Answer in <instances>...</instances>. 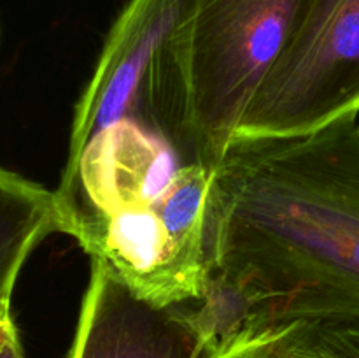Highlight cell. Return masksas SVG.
I'll list each match as a JSON object with an SVG mask.
<instances>
[{
	"label": "cell",
	"instance_id": "obj_1",
	"mask_svg": "<svg viewBox=\"0 0 359 358\" xmlns=\"http://www.w3.org/2000/svg\"><path fill=\"white\" fill-rule=\"evenodd\" d=\"M209 269L251 297V325L359 318V123L235 137L212 174Z\"/></svg>",
	"mask_w": 359,
	"mask_h": 358
},
{
	"label": "cell",
	"instance_id": "obj_2",
	"mask_svg": "<svg viewBox=\"0 0 359 358\" xmlns=\"http://www.w3.org/2000/svg\"><path fill=\"white\" fill-rule=\"evenodd\" d=\"M312 0H200L161 60L154 125L181 165L216 172Z\"/></svg>",
	"mask_w": 359,
	"mask_h": 358
},
{
	"label": "cell",
	"instance_id": "obj_3",
	"mask_svg": "<svg viewBox=\"0 0 359 358\" xmlns=\"http://www.w3.org/2000/svg\"><path fill=\"white\" fill-rule=\"evenodd\" d=\"M359 114V0H312L235 137H298Z\"/></svg>",
	"mask_w": 359,
	"mask_h": 358
},
{
	"label": "cell",
	"instance_id": "obj_4",
	"mask_svg": "<svg viewBox=\"0 0 359 358\" xmlns=\"http://www.w3.org/2000/svg\"><path fill=\"white\" fill-rule=\"evenodd\" d=\"M200 0H128L109 30L97 69L81 95L70 130L72 174L84 146L105 126L128 118L154 72L158 56Z\"/></svg>",
	"mask_w": 359,
	"mask_h": 358
},
{
	"label": "cell",
	"instance_id": "obj_5",
	"mask_svg": "<svg viewBox=\"0 0 359 358\" xmlns=\"http://www.w3.org/2000/svg\"><path fill=\"white\" fill-rule=\"evenodd\" d=\"M133 118L102 128L84 146L72 174L55 190L63 234L90 216L153 207L175 174L174 154Z\"/></svg>",
	"mask_w": 359,
	"mask_h": 358
},
{
	"label": "cell",
	"instance_id": "obj_6",
	"mask_svg": "<svg viewBox=\"0 0 359 358\" xmlns=\"http://www.w3.org/2000/svg\"><path fill=\"white\" fill-rule=\"evenodd\" d=\"M188 302L156 307L137 298L104 262L91 276L67 358H210Z\"/></svg>",
	"mask_w": 359,
	"mask_h": 358
},
{
	"label": "cell",
	"instance_id": "obj_7",
	"mask_svg": "<svg viewBox=\"0 0 359 358\" xmlns=\"http://www.w3.org/2000/svg\"><path fill=\"white\" fill-rule=\"evenodd\" d=\"M70 235L147 304L168 307L200 300L205 293L209 269L181 251L154 207L90 216Z\"/></svg>",
	"mask_w": 359,
	"mask_h": 358
},
{
	"label": "cell",
	"instance_id": "obj_8",
	"mask_svg": "<svg viewBox=\"0 0 359 358\" xmlns=\"http://www.w3.org/2000/svg\"><path fill=\"white\" fill-rule=\"evenodd\" d=\"M210 358H359V318H294L248 326Z\"/></svg>",
	"mask_w": 359,
	"mask_h": 358
},
{
	"label": "cell",
	"instance_id": "obj_9",
	"mask_svg": "<svg viewBox=\"0 0 359 358\" xmlns=\"http://www.w3.org/2000/svg\"><path fill=\"white\" fill-rule=\"evenodd\" d=\"M53 232H62L55 193L0 168V307L34 249Z\"/></svg>",
	"mask_w": 359,
	"mask_h": 358
},
{
	"label": "cell",
	"instance_id": "obj_10",
	"mask_svg": "<svg viewBox=\"0 0 359 358\" xmlns=\"http://www.w3.org/2000/svg\"><path fill=\"white\" fill-rule=\"evenodd\" d=\"M210 185L212 172L203 165H179L168 188L153 206L181 251L207 269Z\"/></svg>",
	"mask_w": 359,
	"mask_h": 358
},
{
	"label": "cell",
	"instance_id": "obj_11",
	"mask_svg": "<svg viewBox=\"0 0 359 358\" xmlns=\"http://www.w3.org/2000/svg\"><path fill=\"white\" fill-rule=\"evenodd\" d=\"M18 333L20 332H18L13 311H11V304L2 305V307H0V351H2V347L6 346L13 337H16Z\"/></svg>",
	"mask_w": 359,
	"mask_h": 358
},
{
	"label": "cell",
	"instance_id": "obj_12",
	"mask_svg": "<svg viewBox=\"0 0 359 358\" xmlns=\"http://www.w3.org/2000/svg\"><path fill=\"white\" fill-rule=\"evenodd\" d=\"M0 358H28L27 353H25L23 344H21L20 333H18L16 337H13V339L2 347V351H0Z\"/></svg>",
	"mask_w": 359,
	"mask_h": 358
},
{
	"label": "cell",
	"instance_id": "obj_13",
	"mask_svg": "<svg viewBox=\"0 0 359 358\" xmlns=\"http://www.w3.org/2000/svg\"><path fill=\"white\" fill-rule=\"evenodd\" d=\"M0 37H2V27H0ZM0 168H2V167H0Z\"/></svg>",
	"mask_w": 359,
	"mask_h": 358
}]
</instances>
